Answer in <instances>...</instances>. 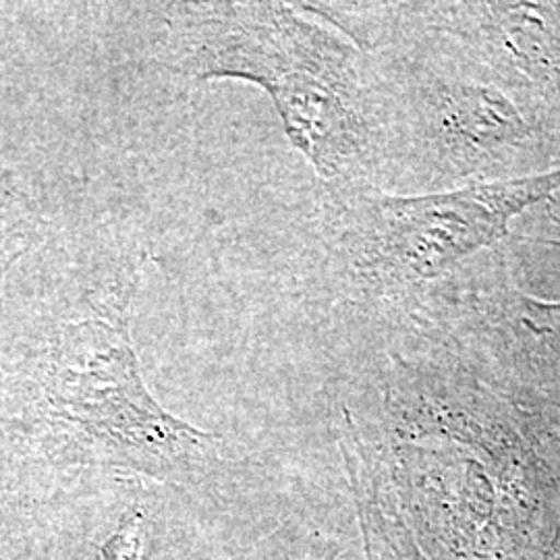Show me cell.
I'll list each match as a JSON object with an SVG mask.
<instances>
[{"label": "cell", "mask_w": 560, "mask_h": 560, "mask_svg": "<svg viewBox=\"0 0 560 560\" xmlns=\"http://www.w3.org/2000/svg\"><path fill=\"white\" fill-rule=\"evenodd\" d=\"M145 517L140 504H131L120 513L115 529L102 546V560H141Z\"/></svg>", "instance_id": "5"}, {"label": "cell", "mask_w": 560, "mask_h": 560, "mask_svg": "<svg viewBox=\"0 0 560 560\" xmlns=\"http://www.w3.org/2000/svg\"><path fill=\"white\" fill-rule=\"evenodd\" d=\"M439 120L448 140L469 150H492L525 133L513 104L481 88L446 90Z\"/></svg>", "instance_id": "4"}, {"label": "cell", "mask_w": 560, "mask_h": 560, "mask_svg": "<svg viewBox=\"0 0 560 560\" xmlns=\"http://www.w3.org/2000/svg\"><path fill=\"white\" fill-rule=\"evenodd\" d=\"M138 287L140 268L119 266L60 322L36 370L25 430L57 467L196 486L221 469L224 442L164 409L143 381L131 339Z\"/></svg>", "instance_id": "1"}, {"label": "cell", "mask_w": 560, "mask_h": 560, "mask_svg": "<svg viewBox=\"0 0 560 560\" xmlns=\"http://www.w3.org/2000/svg\"><path fill=\"white\" fill-rule=\"evenodd\" d=\"M0 560H2V559H0Z\"/></svg>", "instance_id": "8"}, {"label": "cell", "mask_w": 560, "mask_h": 560, "mask_svg": "<svg viewBox=\"0 0 560 560\" xmlns=\"http://www.w3.org/2000/svg\"><path fill=\"white\" fill-rule=\"evenodd\" d=\"M560 185V173L481 183L453 194L395 198L340 180L332 249L349 277L374 293L441 277L460 258L506 235L509 222Z\"/></svg>", "instance_id": "3"}, {"label": "cell", "mask_w": 560, "mask_h": 560, "mask_svg": "<svg viewBox=\"0 0 560 560\" xmlns=\"http://www.w3.org/2000/svg\"><path fill=\"white\" fill-rule=\"evenodd\" d=\"M162 55L194 80L261 88L287 138L326 180H349L372 150L374 122L358 52L282 2H166Z\"/></svg>", "instance_id": "2"}, {"label": "cell", "mask_w": 560, "mask_h": 560, "mask_svg": "<svg viewBox=\"0 0 560 560\" xmlns=\"http://www.w3.org/2000/svg\"><path fill=\"white\" fill-rule=\"evenodd\" d=\"M30 241V221L23 212L0 208V277L15 260Z\"/></svg>", "instance_id": "6"}, {"label": "cell", "mask_w": 560, "mask_h": 560, "mask_svg": "<svg viewBox=\"0 0 560 560\" xmlns=\"http://www.w3.org/2000/svg\"><path fill=\"white\" fill-rule=\"evenodd\" d=\"M241 560H287L280 559L279 552L275 550V548H270V546H266V548H261L258 546V550H254V552H249L247 557H243Z\"/></svg>", "instance_id": "7"}]
</instances>
